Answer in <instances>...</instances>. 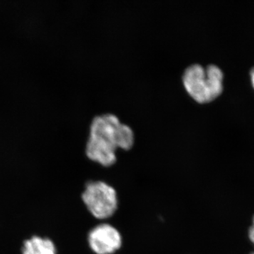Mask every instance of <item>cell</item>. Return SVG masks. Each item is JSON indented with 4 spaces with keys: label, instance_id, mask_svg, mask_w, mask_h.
<instances>
[{
    "label": "cell",
    "instance_id": "cell-4",
    "mask_svg": "<svg viewBox=\"0 0 254 254\" xmlns=\"http://www.w3.org/2000/svg\"><path fill=\"white\" fill-rule=\"evenodd\" d=\"M90 248L96 254H113L121 248L123 237L113 225L100 224L90 231L88 236Z\"/></svg>",
    "mask_w": 254,
    "mask_h": 254
},
{
    "label": "cell",
    "instance_id": "cell-6",
    "mask_svg": "<svg viewBox=\"0 0 254 254\" xmlns=\"http://www.w3.org/2000/svg\"><path fill=\"white\" fill-rule=\"evenodd\" d=\"M248 235L251 242L254 245V216L253 220H252V225H251L250 229H249Z\"/></svg>",
    "mask_w": 254,
    "mask_h": 254
},
{
    "label": "cell",
    "instance_id": "cell-1",
    "mask_svg": "<svg viewBox=\"0 0 254 254\" xmlns=\"http://www.w3.org/2000/svg\"><path fill=\"white\" fill-rule=\"evenodd\" d=\"M135 141L134 133L112 113L97 115L92 120L86 153L90 160L104 167L116 163L117 148L128 150Z\"/></svg>",
    "mask_w": 254,
    "mask_h": 254
},
{
    "label": "cell",
    "instance_id": "cell-7",
    "mask_svg": "<svg viewBox=\"0 0 254 254\" xmlns=\"http://www.w3.org/2000/svg\"><path fill=\"white\" fill-rule=\"evenodd\" d=\"M251 76V81H252V86H253L254 88V67L252 68V71H251L250 73Z\"/></svg>",
    "mask_w": 254,
    "mask_h": 254
},
{
    "label": "cell",
    "instance_id": "cell-8",
    "mask_svg": "<svg viewBox=\"0 0 254 254\" xmlns=\"http://www.w3.org/2000/svg\"><path fill=\"white\" fill-rule=\"evenodd\" d=\"M250 254H254V252H252V253H251Z\"/></svg>",
    "mask_w": 254,
    "mask_h": 254
},
{
    "label": "cell",
    "instance_id": "cell-5",
    "mask_svg": "<svg viewBox=\"0 0 254 254\" xmlns=\"http://www.w3.org/2000/svg\"><path fill=\"white\" fill-rule=\"evenodd\" d=\"M21 254H58V249L51 239L33 235L23 242Z\"/></svg>",
    "mask_w": 254,
    "mask_h": 254
},
{
    "label": "cell",
    "instance_id": "cell-3",
    "mask_svg": "<svg viewBox=\"0 0 254 254\" xmlns=\"http://www.w3.org/2000/svg\"><path fill=\"white\" fill-rule=\"evenodd\" d=\"M81 198L91 215L99 220L110 218L118 210L117 191L104 182H88Z\"/></svg>",
    "mask_w": 254,
    "mask_h": 254
},
{
    "label": "cell",
    "instance_id": "cell-2",
    "mask_svg": "<svg viewBox=\"0 0 254 254\" xmlns=\"http://www.w3.org/2000/svg\"><path fill=\"white\" fill-rule=\"evenodd\" d=\"M182 82L187 93L199 103L213 101L223 91V73L216 65H190L184 71Z\"/></svg>",
    "mask_w": 254,
    "mask_h": 254
}]
</instances>
